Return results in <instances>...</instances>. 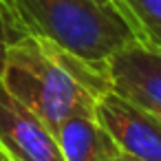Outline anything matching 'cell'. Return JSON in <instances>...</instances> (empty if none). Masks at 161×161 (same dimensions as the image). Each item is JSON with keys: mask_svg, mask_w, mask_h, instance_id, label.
<instances>
[{"mask_svg": "<svg viewBox=\"0 0 161 161\" xmlns=\"http://www.w3.org/2000/svg\"><path fill=\"white\" fill-rule=\"evenodd\" d=\"M0 84L51 132L73 117H95L97 99L110 91L106 69L31 33L9 47Z\"/></svg>", "mask_w": 161, "mask_h": 161, "instance_id": "cell-1", "label": "cell"}, {"mask_svg": "<svg viewBox=\"0 0 161 161\" xmlns=\"http://www.w3.org/2000/svg\"><path fill=\"white\" fill-rule=\"evenodd\" d=\"M16 9L27 33L99 69L117 51L139 42L115 0H16Z\"/></svg>", "mask_w": 161, "mask_h": 161, "instance_id": "cell-2", "label": "cell"}, {"mask_svg": "<svg viewBox=\"0 0 161 161\" xmlns=\"http://www.w3.org/2000/svg\"><path fill=\"white\" fill-rule=\"evenodd\" d=\"M95 119L113 137L119 152L139 161H161V119L108 91L97 99Z\"/></svg>", "mask_w": 161, "mask_h": 161, "instance_id": "cell-3", "label": "cell"}, {"mask_svg": "<svg viewBox=\"0 0 161 161\" xmlns=\"http://www.w3.org/2000/svg\"><path fill=\"white\" fill-rule=\"evenodd\" d=\"M106 75L113 93L161 115V49L132 42L108 60Z\"/></svg>", "mask_w": 161, "mask_h": 161, "instance_id": "cell-4", "label": "cell"}, {"mask_svg": "<svg viewBox=\"0 0 161 161\" xmlns=\"http://www.w3.org/2000/svg\"><path fill=\"white\" fill-rule=\"evenodd\" d=\"M0 154L7 161H66L51 132L0 84Z\"/></svg>", "mask_w": 161, "mask_h": 161, "instance_id": "cell-5", "label": "cell"}, {"mask_svg": "<svg viewBox=\"0 0 161 161\" xmlns=\"http://www.w3.org/2000/svg\"><path fill=\"white\" fill-rule=\"evenodd\" d=\"M55 137L66 161H108L119 152L95 117H73L60 126Z\"/></svg>", "mask_w": 161, "mask_h": 161, "instance_id": "cell-6", "label": "cell"}, {"mask_svg": "<svg viewBox=\"0 0 161 161\" xmlns=\"http://www.w3.org/2000/svg\"><path fill=\"white\" fill-rule=\"evenodd\" d=\"M139 42L161 49V0H119Z\"/></svg>", "mask_w": 161, "mask_h": 161, "instance_id": "cell-7", "label": "cell"}, {"mask_svg": "<svg viewBox=\"0 0 161 161\" xmlns=\"http://www.w3.org/2000/svg\"><path fill=\"white\" fill-rule=\"evenodd\" d=\"M25 36H29V33L25 31V27H22L3 5H0V80H3V73H5L9 47H11L16 40L25 38Z\"/></svg>", "mask_w": 161, "mask_h": 161, "instance_id": "cell-8", "label": "cell"}, {"mask_svg": "<svg viewBox=\"0 0 161 161\" xmlns=\"http://www.w3.org/2000/svg\"><path fill=\"white\" fill-rule=\"evenodd\" d=\"M0 5H3V7H5V9H7V11H9V14H11V16H14L18 22H20L18 9H16V0H0ZM20 25H22V22H20ZM25 31H27V29H25Z\"/></svg>", "mask_w": 161, "mask_h": 161, "instance_id": "cell-9", "label": "cell"}, {"mask_svg": "<svg viewBox=\"0 0 161 161\" xmlns=\"http://www.w3.org/2000/svg\"><path fill=\"white\" fill-rule=\"evenodd\" d=\"M108 161H139V159H135V157H130V154H126V152H117V154L110 157Z\"/></svg>", "mask_w": 161, "mask_h": 161, "instance_id": "cell-10", "label": "cell"}, {"mask_svg": "<svg viewBox=\"0 0 161 161\" xmlns=\"http://www.w3.org/2000/svg\"><path fill=\"white\" fill-rule=\"evenodd\" d=\"M0 161H7V159H5V157H3V154H0Z\"/></svg>", "mask_w": 161, "mask_h": 161, "instance_id": "cell-11", "label": "cell"}, {"mask_svg": "<svg viewBox=\"0 0 161 161\" xmlns=\"http://www.w3.org/2000/svg\"><path fill=\"white\" fill-rule=\"evenodd\" d=\"M157 117H159V119H161V115H157Z\"/></svg>", "mask_w": 161, "mask_h": 161, "instance_id": "cell-12", "label": "cell"}, {"mask_svg": "<svg viewBox=\"0 0 161 161\" xmlns=\"http://www.w3.org/2000/svg\"><path fill=\"white\" fill-rule=\"evenodd\" d=\"M115 3H119V0H115Z\"/></svg>", "mask_w": 161, "mask_h": 161, "instance_id": "cell-13", "label": "cell"}]
</instances>
